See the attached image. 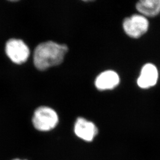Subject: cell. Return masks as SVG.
I'll use <instances>...</instances> for the list:
<instances>
[{"label":"cell","instance_id":"cell-1","mask_svg":"<svg viewBox=\"0 0 160 160\" xmlns=\"http://www.w3.org/2000/svg\"><path fill=\"white\" fill-rule=\"evenodd\" d=\"M68 51V46L64 44H58L53 41L41 43L34 50V66L36 68L43 71L58 65L63 62Z\"/></svg>","mask_w":160,"mask_h":160},{"label":"cell","instance_id":"cell-2","mask_svg":"<svg viewBox=\"0 0 160 160\" xmlns=\"http://www.w3.org/2000/svg\"><path fill=\"white\" fill-rule=\"evenodd\" d=\"M59 117L55 110L48 106H40L34 111L32 122L34 128L42 132L50 131L57 126Z\"/></svg>","mask_w":160,"mask_h":160},{"label":"cell","instance_id":"cell-3","mask_svg":"<svg viewBox=\"0 0 160 160\" xmlns=\"http://www.w3.org/2000/svg\"><path fill=\"white\" fill-rule=\"evenodd\" d=\"M123 28L128 36L135 39L139 38L148 30V20L140 14H136L124 20Z\"/></svg>","mask_w":160,"mask_h":160},{"label":"cell","instance_id":"cell-4","mask_svg":"<svg viewBox=\"0 0 160 160\" xmlns=\"http://www.w3.org/2000/svg\"><path fill=\"white\" fill-rule=\"evenodd\" d=\"M6 52L12 62L17 64L25 62L30 55L29 47L23 40L17 39H11L7 42Z\"/></svg>","mask_w":160,"mask_h":160},{"label":"cell","instance_id":"cell-5","mask_svg":"<svg viewBox=\"0 0 160 160\" xmlns=\"http://www.w3.org/2000/svg\"><path fill=\"white\" fill-rule=\"evenodd\" d=\"M74 132L75 136L82 141L92 142L98 135V129L92 122L80 117L75 122Z\"/></svg>","mask_w":160,"mask_h":160},{"label":"cell","instance_id":"cell-6","mask_svg":"<svg viewBox=\"0 0 160 160\" xmlns=\"http://www.w3.org/2000/svg\"><path fill=\"white\" fill-rule=\"evenodd\" d=\"M158 71L153 63L144 65L137 80L138 86L142 89H148L156 85L158 80Z\"/></svg>","mask_w":160,"mask_h":160},{"label":"cell","instance_id":"cell-7","mask_svg":"<svg viewBox=\"0 0 160 160\" xmlns=\"http://www.w3.org/2000/svg\"><path fill=\"white\" fill-rule=\"evenodd\" d=\"M120 83L119 74L112 70L103 71L97 77L95 86L98 90H113Z\"/></svg>","mask_w":160,"mask_h":160},{"label":"cell","instance_id":"cell-8","mask_svg":"<svg viewBox=\"0 0 160 160\" xmlns=\"http://www.w3.org/2000/svg\"><path fill=\"white\" fill-rule=\"evenodd\" d=\"M136 8L140 14L145 17H155L160 13V0L139 1Z\"/></svg>","mask_w":160,"mask_h":160},{"label":"cell","instance_id":"cell-9","mask_svg":"<svg viewBox=\"0 0 160 160\" xmlns=\"http://www.w3.org/2000/svg\"><path fill=\"white\" fill-rule=\"evenodd\" d=\"M20 160V159H15V160Z\"/></svg>","mask_w":160,"mask_h":160}]
</instances>
